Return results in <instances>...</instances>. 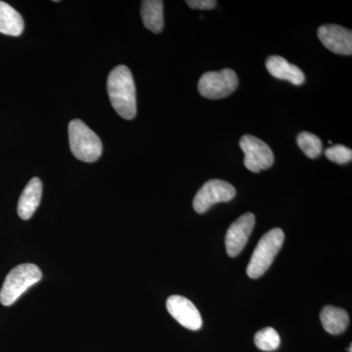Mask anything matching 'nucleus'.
Listing matches in <instances>:
<instances>
[{
  "label": "nucleus",
  "mask_w": 352,
  "mask_h": 352,
  "mask_svg": "<svg viewBox=\"0 0 352 352\" xmlns=\"http://www.w3.org/2000/svg\"><path fill=\"white\" fill-rule=\"evenodd\" d=\"M296 142H298V147L305 152L309 159H315V157L320 156L323 145H322L320 138L315 134L307 131L300 132L296 138Z\"/></svg>",
  "instance_id": "nucleus-16"
},
{
  "label": "nucleus",
  "mask_w": 352,
  "mask_h": 352,
  "mask_svg": "<svg viewBox=\"0 0 352 352\" xmlns=\"http://www.w3.org/2000/svg\"><path fill=\"white\" fill-rule=\"evenodd\" d=\"M43 197V182L38 177H34L28 183L21 194L18 203V214L21 219H31L41 204Z\"/></svg>",
  "instance_id": "nucleus-12"
},
{
  "label": "nucleus",
  "mask_w": 352,
  "mask_h": 352,
  "mask_svg": "<svg viewBox=\"0 0 352 352\" xmlns=\"http://www.w3.org/2000/svg\"><path fill=\"white\" fill-rule=\"evenodd\" d=\"M279 333L275 329L267 327L258 331L254 336V344L263 351H274L280 346Z\"/></svg>",
  "instance_id": "nucleus-17"
},
{
  "label": "nucleus",
  "mask_w": 352,
  "mask_h": 352,
  "mask_svg": "<svg viewBox=\"0 0 352 352\" xmlns=\"http://www.w3.org/2000/svg\"><path fill=\"white\" fill-rule=\"evenodd\" d=\"M256 217L252 212L241 215L231 224L226 236V252L230 258L239 256L254 230Z\"/></svg>",
  "instance_id": "nucleus-8"
},
{
  "label": "nucleus",
  "mask_w": 352,
  "mask_h": 352,
  "mask_svg": "<svg viewBox=\"0 0 352 352\" xmlns=\"http://www.w3.org/2000/svg\"><path fill=\"white\" fill-rule=\"evenodd\" d=\"M271 76L278 80H287L295 85H302L305 80V74L296 65L289 64L281 56H270L265 63Z\"/></svg>",
  "instance_id": "nucleus-11"
},
{
  "label": "nucleus",
  "mask_w": 352,
  "mask_h": 352,
  "mask_svg": "<svg viewBox=\"0 0 352 352\" xmlns=\"http://www.w3.org/2000/svg\"><path fill=\"white\" fill-rule=\"evenodd\" d=\"M190 8L199 9V10H210L215 8L217 2L214 0H187Z\"/></svg>",
  "instance_id": "nucleus-19"
},
{
  "label": "nucleus",
  "mask_w": 352,
  "mask_h": 352,
  "mask_svg": "<svg viewBox=\"0 0 352 352\" xmlns=\"http://www.w3.org/2000/svg\"><path fill=\"white\" fill-rule=\"evenodd\" d=\"M347 351L352 352V351H351V346H349V349H347Z\"/></svg>",
  "instance_id": "nucleus-20"
},
{
  "label": "nucleus",
  "mask_w": 352,
  "mask_h": 352,
  "mask_svg": "<svg viewBox=\"0 0 352 352\" xmlns=\"http://www.w3.org/2000/svg\"><path fill=\"white\" fill-rule=\"evenodd\" d=\"M320 319L324 330L331 335L344 333L349 324V316L346 310L331 305L322 309Z\"/></svg>",
  "instance_id": "nucleus-13"
},
{
  "label": "nucleus",
  "mask_w": 352,
  "mask_h": 352,
  "mask_svg": "<svg viewBox=\"0 0 352 352\" xmlns=\"http://www.w3.org/2000/svg\"><path fill=\"white\" fill-rule=\"evenodd\" d=\"M141 17L145 28L154 34H160L164 29V2L162 0L142 1Z\"/></svg>",
  "instance_id": "nucleus-14"
},
{
  "label": "nucleus",
  "mask_w": 352,
  "mask_h": 352,
  "mask_svg": "<svg viewBox=\"0 0 352 352\" xmlns=\"http://www.w3.org/2000/svg\"><path fill=\"white\" fill-rule=\"evenodd\" d=\"M69 148L74 156L85 163H94L101 157L103 145L95 132L80 120L69 124Z\"/></svg>",
  "instance_id": "nucleus-3"
},
{
  "label": "nucleus",
  "mask_w": 352,
  "mask_h": 352,
  "mask_svg": "<svg viewBox=\"0 0 352 352\" xmlns=\"http://www.w3.org/2000/svg\"><path fill=\"white\" fill-rule=\"evenodd\" d=\"M22 16L6 2L0 1V32L6 36H19L24 31Z\"/></svg>",
  "instance_id": "nucleus-15"
},
{
  "label": "nucleus",
  "mask_w": 352,
  "mask_h": 352,
  "mask_svg": "<svg viewBox=\"0 0 352 352\" xmlns=\"http://www.w3.org/2000/svg\"><path fill=\"white\" fill-rule=\"evenodd\" d=\"M285 235L283 230L280 228H274L264 234L263 238L259 240L251 261L247 267L248 276L252 279H258L263 276L268 270L278 252L283 245Z\"/></svg>",
  "instance_id": "nucleus-4"
},
{
  "label": "nucleus",
  "mask_w": 352,
  "mask_h": 352,
  "mask_svg": "<svg viewBox=\"0 0 352 352\" xmlns=\"http://www.w3.org/2000/svg\"><path fill=\"white\" fill-rule=\"evenodd\" d=\"M237 74L231 69L219 72H208L199 80L198 90L201 96L208 99L226 98L238 87Z\"/></svg>",
  "instance_id": "nucleus-5"
},
{
  "label": "nucleus",
  "mask_w": 352,
  "mask_h": 352,
  "mask_svg": "<svg viewBox=\"0 0 352 352\" xmlns=\"http://www.w3.org/2000/svg\"><path fill=\"white\" fill-rule=\"evenodd\" d=\"M322 44L340 55L352 54V32L338 25H321L317 32Z\"/></svg>",
  "instance_id": "nucleus-10"
},
{
  "label": "nucleus",
  "mask_w": 352,
  "mask_h": 352,
  "mask_svg": "<svg viewBox=\"0 0 352 352\" xmlns=\"http://www.w3.org/2000/svg\"><path fill=\"white\" fill-rule=\"evenodd\" d=\"M43 273L32 263L20 264L7 275L0 291V302L6 307L12 305L25 291L41 281Z\"/></svg>",
  "instance_id": "nucleus-2"
},
{
  "label": "nucleus",
  "mask_w": 352,
  "mask_h": 352,
  "mask_svg": "<svg viewBox=\"0 0 352 352\" xmlns=\"http://www.w3.org/2000/svg\"><path fill=\"white\" fill-rule=\"evenodd\" d=\"M240 147L245 154L244 164L252 173H258L267 170L274 163V155L270 146L252 135H244L240 139Z\"/></svg>",
  "instance_id": "nucleus-7"
},
{
  "label": "nucleus",
  "mask_w": 352,
  "mask_h": 352,
  "mask_svg": "<svg viewBox=\"0 0 352 352\" xmlns=\"http://www.w3.org/2000/svg\"><path fill=\"white\" fill-rule=\"evenodd\" d=\"M325 155L329 161L336 164H344L351 161L352 150L344 145H335L326 149Z\"/></svg>",
  "instance_id": "nucleus-18"
},
{
  "label": "nucleus",
  "mask_w": 352,
  "mask_h": 352,
  "mask_svg": "<svg viewBox=\"0 0 352 352\" xmlns=\"http://www.w3.org/2000/svg\"><path fill=\"white\" fill-rule=\"evenodd\" d=\"M236 196V189L230 183L220 179L206 182L194 198L193 207L198 214H205L215 204L226 203Z\"/></svg>",
  "instance_id": "nucleus-6"
},
{
  "label": "nucleus",
  "mask_w": 352,
  "mask_h": 352,
  "mask_svg": "<svg viewBox=\"0 0 352 352\" xmlns=\"http://www.w3.org/2000/svg\"><path fill=\"white\" fill-rule=\"evenodd\" d=\"M168 314L183 327L198 331L203 325L200 312L191 300L182 296H171L166 300Z\"/></svg>",
  "instance_id": "nucleus-9"
},
{
  "label": "nucleus",
  "mask_w": 352,
  "mask_h": 352,
  "mask_svg": "<svg viewBox=\"0 0 352 352\" xmlns=\"http://www.w3.org/2000/svg\"><path fill=\"white\" fill-rule=\"evenodd\" d=\"M107 90L118 115L124 120L134 119L138 113L136 88L131 69L124 65L116 67L108 76Z\"/></svg>",
  "instance_id": "nucleus-1"
}]
</instances>
